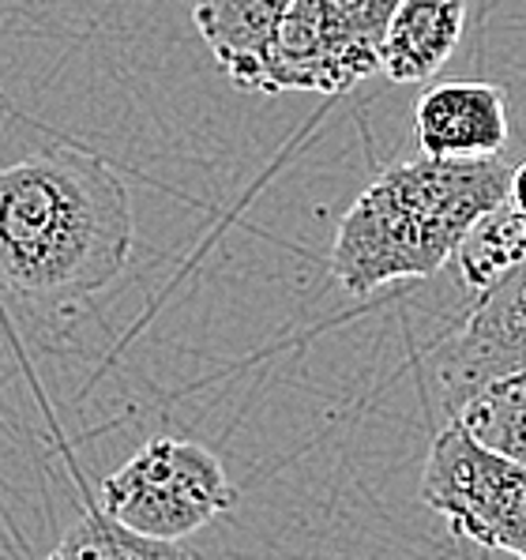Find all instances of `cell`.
<instances>
[{"label":"cell","mask_w":526,"mask_h":560,"mask_svg":"<svg viewBox=\"0 0 526 560\" xmlns=\"http://www.w3.org/2000/svg\"><path fill=\"white\" fill-rule=\"evenodd\" d=\"M293 0H192V20L214 65L237 91H260L264 60Z\"/></svg>","instance_id":"cell-9"},{"label":"cell","mask_w":526,"mask_h":560,"mask_svg":"<svg viewBox=\"0 0 526 560\" xmlns=\"http://www.w3.org/2000/svg\"><path fill=\"white\" fill-rule=\"evenodd\" d=\"M519 369H526V260L493 290L478 294L467 324L440 358V399L447 421L470 395Z\"/></svg>","instance_id":"cell-6"},{"label":"cell","mask_w":526,"mask_h":560,"mask_svg":"<svg viewBox=\"0 0 526 560\" xmlns=\"http://www.w3.org/2000/svg\"><path fill=\"white\" fill-rule=\"evenodd\" d=\"M504 159H418L387 166L342 214L331 275L347 294L429 279L452 260L463 234L507 196Z\"/></svg>","instance_id":"cell-2"},{"label":"cell","mask_w":526,"mask_h":560,"mask_svg":"<svg viewBox=\"0 0 526 560\" xmlns=\"http://www.w3.org/2000/svg\"><path fill=\"white\" fill-rule=\"evenodd\" d=\"M507 203H512L519 214H526V162L515 166L512 177H507Z\"/></svg>","instance_id":"cell-13"},{"label":"cell","mask_w":526,"mask_h":560,"mask_svg":"<svg viewBox=\"0 0 526 560\" xmlns=\"http://www.w3.org/2000/svg\"><path fill=\"white\" fill-rule=\"evenodd\" d=\"M467 31V0H399L381 42L391 83H425L452 60Z\"/></svg>","instance_id":"cell-8"},{"label":"cell","mask_w":526,"mask_h":560,"mask_svg":"<svg viewBox=\"0 0 526 560\" xmlns=\"http://www.w3.org/2000/svg\"><path fill=\"white\" fill-rule=\"evenodd\" d=\"M421 504L455 538L526 560V467L481 447L459 421H447L429 447Z\"/></svg>","instance_id":"cell-5"},{"label":"cell","mask_w":526,"mask_h":560,"mask_svg":"<svg viewBox=\"0 0 526 560\" xmlns=\"http://www.w3.org/2000/svg\"><path fill=\"white\" fill-rule=\"evenodd\" d=\"M413 132L429 159H500L512 136L507 94L481 80L433 83L413 106Z\"/></svg>","instance_id":"cell-7"},{"label":"cell","mask_w":526,"mask_h":560,"mask_svg":"<svg viewBox=\"0 0 526 560\" xmlns=\"http://www.w3.org/2000/svg\"><path fill=\"white\" fill-rule=\"evenodd\" d=\"M452 421H459L481 447L526 467V369L486 384Z\"/></svg>","instance_id":"cell-11"},{"label":"cell","mask_w":526,"mask_h":560,"mask_svg":"<svg viewBox=\"0 0 526 560\" xmlns=\"http://www.w3.org/2000/svg\"><path fill=\"white\" fill-rule=\"evenodd\" d=\"M523 260H526V214L515 211L504 196V200L489 207L467 234H463L447 264L455 267V279L470 294H486V290H493Z\"/></svg>","instance_id":"cell-10"},{"label":"cell","mask_w":526,"mask_h":560,"mask_svg":"<svg viewBox=\"0 0 526 560\" xmlns=\"http://www.w3.org/2000/svg\"><path fill=\"white\" fill-rule=\"evenodd\" d=\"M399 0H293L271 38L260 94H347L381 72V42Z\"/></svg>","instance_id":"cell-3"},{"label":"cell","mask_w":526,"mask_h":560,"mask_svg":"<svg viewBox=\"0 0 526 560\" xmlns=\"http://www.w3.org/2000/svg\"><path fill=\"white\" fill-rule=\"evenodd\" d=\"M237 489L211 447L154 436L102 486V512L147 538L180 541L230 512Z\"/></svg>","instance_id":"cell-4"},{"label":"cell","mask_w":526,"mask_h":560,"mask_svg":"<svg viewBox=\"0 0 526 560\" xmlns=\"http://www.w3.org/2000/svg\"><path fill=\"white\" fill-rule=\"evenodd\" d=\"M136 211L109 162L46 148L0 170V287L31 305H72L132 260Z\"/></svg>","instance_id":"cell-1"},{"label":"cell","mask_w":526,"mask_h":560,"mask_svg":"<svg viewBox=\"0 0 526 560\" xmlns=\"http://www.w3.org/2000/svg\"><path fill=\"white\" fill-rule=\"evenodd\" d=\"M46 560H192V557L177 541L147 538V534L117 523L102 508H91V512H83L72 527L60 534V541Z\"/></svg>","instance_id":"cell-12"}]
</instances>
